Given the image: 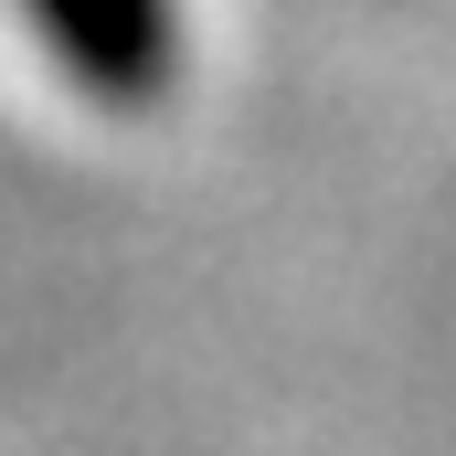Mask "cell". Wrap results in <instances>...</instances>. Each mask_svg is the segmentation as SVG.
I'll list each match as a JSON object with an SVG mask.
<instances>
[{
	"label": "cell",
	"mask_w": 456,
	"mask_h": 456,
	"mask_svg": "<svg viewBox=\"0 0 456 456\" xmlns=\"http://www.w3.org/2000/svg\"><path fill=\"white\" fill-rule=\"evenodd\" d=\"M53 75L96 107H159L181 75V11L170 0H21Z\"/></svg>",
	"instance_id": "6da1fadb"
}]
</instances>
